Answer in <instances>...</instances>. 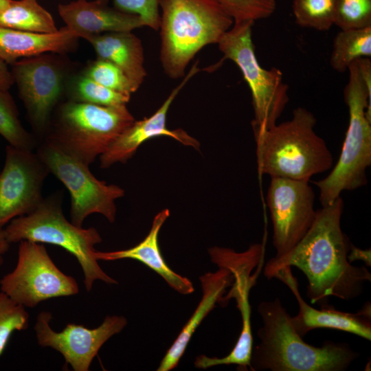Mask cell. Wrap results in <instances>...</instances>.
Segmentation results:
<instances>
[{
  "instance_id": "cell-1",
  "label": "cell",
  "mask_w": 371,
  "mask_h": 371,
  "mask_svg": "<svg viewBox=\"0 0 371 371\" xmlns=\"http://www.w3.org/2000/svg\"><path fill=\"white\" fill-rule=\"evenodd\" d=\"M343 210L341 196L317 210L304 237L286 254L271 258L265 276L269 279L282 267H297L307 278V296L322 306L328 304L330 296L345 300L359 296L371 274L366 267L353 266L348 260L352 244L341 228Z\"/></svg>"
},
{
  "instance_id": "cell-2",
  "label": "cell",
  "mask_w": 371,
  "mask_h": 371,
  "mask_svg": "<svg viewBox=\"0 0 371 371\" xmlns=\"http://www.w3.org/2000/svg\"><path fill=\"white\" fill-rule=\"evenodd\" d=\"M260 340L251 357V370L342 371L357 357L346 344L326 342L322 347L304 341L278 298L260 303Z\"/></svg>"
},
{
  "instance_id": "cell-3",
  "label": "cell",
  "mask_w": 371,
  "mask_h": 371,
  "mask_svg": "<svg viewBox=\"0 0 371 371\" xmlns=\"http://www.w3.org/2000/svg\"><path fill=\"white\" fill-rule=\"evenodd\" d=\"M349 78L344 90L349 122L335 166L325 178L313 181L319 190L322 206L332 204L344 190H354L368 183L371 165V60L361 58L348 68Z\"/></svg>"
},
{
  "instance_id": "cell-4",
  "label": "cell",
  "mask_w": 371,
  "mask_h": 371,
  "mask_svg": "<svg viewBox=\"0 0 371 371\" xmlns=\"http://www.w3.org/2000/svg\"><path fill=\"white\" fill-rule=\"evenodd\" d=\"M316 122L312 112L300 106L291 120L253 131L259 174L309 181L330 170L333 157L315 131Z\"/></svg>"
},
{
  "instance_id": "cell-5",
  "label": "cell",
  "mask_w": 371,
  "mask_h": 371,
  "mask_svg": "<svg viewBox=\"0 0 371 371\" xmlns=\"http://www.w3.org/2000/svg\"><path fill=\"white\" fill-rule=\"evenodd\" d=\"M160 61L172 79L184 77L196 54L217 44L234 19L216 0H161Z\"/></svg>"
},
{
  "instance_id": "cell-6",
  "label": "cell",
  "mask_w": 371,
  "mask_h": 371,
  "mask_svg": "<svg viewBox=\"0 0 371 371\" xmlns=\"http://www.w3.org/2000/svg\"><path fill=\"white\" fill-rule=\"evenodd\" d=\"M10 243L30 240L60 247L78 260L84 275V285L91 291L95 281L117 282L107 275L95 256V245L102 239L94 227L82 228L69 222L62 209V194L43 199L32 212L12 219L4 228Z\"/></svg>"
},
{
  "instance_id": "cell-7",
  "label": "cell",
  "mask_w": 371,
  "mask_h": 371,
  "mask_svg": "<svg viewBox=\"0 0 371 371\" xmlns=\"http://www.w3.org/2000/svg\"><path fill=\"white\" fill-rule=\"evenodd\" d=\"M135 120L126 104L101 106L68 100L56 108L42 140L89 166Z\"/></svg>"
},
{
  "instance_id": "cell-8",
  "label": "cell",
  "mask_w": 371,
  "mask_h": 371,
  "mask_svg": "<svg viewBox=\"0 0 371 371\" xmlns=\"http://www.w3.org/2000/svg\"><path fill=\"white\" fill-rule=\"evenodd\" d=\"M254 23L251 20L234 21L217 44L223 59L238 66L250 89L254 113L251 126L256 131L276 124L289 98L282 71L276 67L267 69L257 59L252 40Z\"/></svg>"
},
{
  "instance_id": "cell-9",
  "label": "cell",
  "mask_w": 371,
  "mask_h": 371,
  "mask_svg": "<svg viewBox=\"0 0 371 371\" xmlns=\"http://www.w3.org/2000/svg\"><path fill=\"white\" fill-rule=\"evenodd\" d=\"M265 249L263 243L254 244L241 253L225 247L209 249L212 262L219 267L227 269L233 276L232 288L223 297L221 303L225 305L231 298L236 300L241 315L242 328L238 341L229 355L223 358L200 355L194 362L196 368L205 369L218 365L236 364L243 370L251 368L253 338L249 294L263 267Z\"/></svg>"
},
{
  "instance_id": "cell-10",
  "label": "cell",
  "mask_w": 371,
  "mask_h": 371,
  "mask_svg": "<svg viewBox=\"0 0 371 371\" xmlns=\"http://www.w3.org/2000/svg\"><path fill=\"white\" fill-rule=\"evenodd\" d=\"M36 149L49 173L69 192L70 217L73 224L82 227L87 217L93 214L103 215L111 223L115 221V202L124 195L122 188L98 179L88 165L45 140L40 141Z\"/></svg>"
},
{
  "instance_id": "cell-11",
  "label": "cell",
  "mask_w": 371,
  "mask_h": 371,
  "mask_svg": "<svg viewBox=\"0 0 371 371\" xmlns=\"http://www.w3.org/2000/svg\"><path fill=\"white\" fill-rule=\"evenodd\" d=\"M0 291L25 308L55 297L75 295L74 278L61 271L43 243L19 242L14 269L0 280Z\"/></svg>"
},
{
  "instance_id": "cell-12",
  "label": "cell",
  "mask_w": 371,
  "mask_h": 371,
  "mask_svg": "<svg viewBox=\"0 0 371 371\" xmlns=\"http://www.w3.org/2000/svg\"><path fill=\"white\" fill-rule=\"evenodd\" d=\"M10 71L30 123L41 141L66 91L65 67L58 57L45 53L17 60Z\"/></svg>"
},
{
  "instance_id": "cell-13",
  "label": "cell",
  "mask_w": 371,
  "mask_h": 371,
  "mask_svg": "<svg viewBox=\"0 0 371 371\" xmlns=\"http://www.w3.org/2000/svg\"><path fill=\"white\" fill-rule=\"evenodd\" d=\"M315 198L309 181L271 177L267 204L276 256L290 251L308 232L317 214Z\"/></svg>"
},
{
  "instance_id": "cell-14",
  "label": "cell",
  "mask_w": 371,
  "mask_h": 371,
  "mask_svg": "<svg viewBox=\"0 0 371 371\" xmlns=\"http://www.w3.org/2000/svg\"><path fill=\"white\" fill-rule=\"evenodd\" d=\"M49 174L36 153L7 146L0 173V229L36 209L43 199L42 188Z\"/></svg>"
},
{
  "instance_id": "cell-15",
  "label": "cell",
  "mask_w": 371,
  "mask_h": 371,
  "mask_svg": "<svg viewBox=\"0 0 371 371\" xmlns=\"http://www.w3.org/2000/svg\"><path fill=\"white\" fill-rule=\"evenodd\" d=\"M52 313L41 311L37 315L34 330L38 344L60 352L65 363L74 371H88L93 359L103 344L120 333L127 324L121 315L106 316L97 328H88L82 324L69 323L60 332L50 326Z\"/></svg>"
},
{
  "instance_id": "cell-16",
  "label": "cell",
  "mask_w": 371,
  "mask_h": 371,
  "mask_svg": "<svg viewBox=\"0 0 371 371\" xmlns=\"http://www.w3.org/2000/svg\"><path fill=\"white\" fill-rule=\"evenodd\" d=\"M201 70L195 62L181 82L174 88L161 106L152 115L135 120L100 156V168L106 169L113 164L126 162L146 140L159 136L172 137L186 146L199 148V142L181 128L170 130L166 127L167 113L172 102L188 82Z\"/></svg>"
},
{
  "instance_id": "cell-17",
  "label": "cell",
  "mask_w": 371,
  "mask_h": 371,
  "mask_svg": "<svg viewBox=\"0 0 371 371\" xmlns=\"http://www.w3.org/2000/svg\"><path fill=\"white\" fill-rule=\"evenodd\" d=\"M276 278L291 289L299 304V313L291 322L295 331L301 336L317 328H332L348 332L368 340L371 339L370 308L366 307L357 313L337 311L329 305L320 310L309 306L301 297L297 279L293 276L291 267L286 266L273 273Z\"/></svg>"
},
{
  "instance_id": "cell-18",
  "label": "cell",
  "mask_w": 371,
  "mask_h": 371,
  "mask_svg": "<svg viewBox=\"0 0 371 371\" xmlns=\"http://www.w3.org/2000/svg\"><path fill=\"white\" fill-rule=\"evenodd\" d=\"M58 12L65 26L84 39L107 32H131L145 26L140 16L109 6L108 0L60 3Z\"/></svg>"
},
{
  "instance_id": "cell-19",
  "label": "cell",
  "mask_w": 371,
  "mask_h": 371,
  "mask_svg": "<svg viewBox=\"0 0 371 371\" xmlns=\"http://www.w3.org/2000/svg\"><path fill=\"white\" fill-rule=\"evenodd\" d=\"M170 216V211L164 209L154 217L151 228L145 237L135 246L123 250L113 251H95L98 260H116L133 259L141 262L158 273L168 284L181 294H190L194 291L192 282L186 277L173 271L166 264L161 255L158 236L161 227Z\"/></svg>"
},
{
  "instance_id": "cell-20",
  "label": "cell",
  "mask_w": 371,
  "mask_h": 371,
  "mask_svg": "<svg viewBox=\"0 0 371 371\" xmlns=\"http://www.w3.org/2000/svg\"><path fill=\"white\" fill-rule=\"evenodd\" d=\"M78 36L66 26L52 34L14 30L0 25V58L12 65L19 58L47 52L67 53L74 49Z\"/></svg>"
},
{
  "instance_id": "cell-21",
  "label": "cell",
  "mask_w": 371,
  "mask_h": 371,
  "mask_svg": "<svg viewBox=\"0 0 371 371\" xmlns=\"http://www.w3.org/2000/svg\"><path fill=\"white\" fill-rule=\"evenodd\" d=\"M97 58L117 65L130 80L135 91L142 85L146 75L142 42L131 32H107L87 37Z\"/></svg>"
},
{
  "instance_id": "cell-22",
  "label": "cell",
  "mask_w": 371,
  "mask_h": 371,
  "mask_svg": "<svg viewBox=\"0 0 371 371\" xmlns=\"http://www.w3.org/2000/svg\"><path fill=\"white\" fill-rule=\"evenodd\" d=\"M203 295L192 315L168 350L158 371H169L177 366L184 353L193 333L203 319L221 303L227 289L231 286L233 276L229 270L219 267L216 271L207 273L200 277Z\"/></svg>"
},
{
  "instance_id": "cell-23",
  "label": "cell",
  "mask_w": 371,
  "mask_h": 371,
  "mask_svg": "<svg viewBox=\"0 0 371 371\" xmlns=\"http://www.w3.org/2000/svg\"><path fill=\"white\" fill-rule=\"evenodd\" d=\"M0 25L40 34H52L58 30L52 14L38 0H11L0 12Z\"/></svg>"
},
{
  "instance_id": "cell-24",
  "label": "cell",
  "mask_w": 371,
  "mask_h": 371,
  "mask_svg": "<svg viewBox=\"0 0 371 371\" xmlns=\"http://www.w3.org/2000/svg\"><path fill=\"white\" fill-rule=\"evenodd\" d=\"M371 57V26L340 30L333 40L330 65L341 73L355 60Z\"/></svg>"
},
{
  "instance_id": "cell-25",
  "label": "cell",
  "mask_w": 371,
  "mask_h": 371,
  "mask_svg": "<svg viewBox=\"0 0 371 371\" xmlns=\"http://www.w3.org/2000/svg\"><path fill=\"white\" fill-rule=\"evenodd\" d=\"M65 91L69 100L101 106L126 104L131 96L109 89L83 74L68 80Z\"/></svg>"
},
{
  "instance_id": "cell-26",
  "label": "cell",
  "mask_w": 371,
  "mask_h": 371,
  "mask_svg": "<svg viewBox=\"0 0 371 371\" xmlns=\"http://www.w3.org/2000/svg\"><path fill=\"white\" fill-rule=\"evenodd\" d=\"M0 135L16 148L33 150L38 142L23 126L16 104L8 90L0 89Z\"/></svg>"
},
{
  "instance_id": "cell-27",
  "label": "cell",
  "mask_w": 371,
  "mask_h": 371,
  "mask_svg": "<svg viewBox=\"0 0 371 371\" xmlns=\"http://www.w3.org/2000/svg\"><path fill=\"white\" fill-rule=\"evenodd\" d=\"M292 11L299 26L327 31L335 25L336 0H293Z\"/></svg>"
},
{
  "instance_id": "cell-28",
  "label": "cell",
  "mask_w": 371,
  "mask_h": 371,
  "mask_svg": "<svg viewBox=\"0 0 371 371\" xmlns=\"http://www.w3.org/2000/svg\"><path fill=\"white\" fill-rule=\"evenodd\" d=\"M30 315L26 308L0 291V357L15 331L25 330Z\"/></svg>"
},
{
  "instance_id": "cell-29",
  "label": "cell",
  "mask_w": 371,
  "mask_h": 371,
  "mask_svg": "<svg viewBox=\"0 0 371 371\" xmlns=\"http://www.w3.org/2000/svg\"><path fill=\"white\" fill-rule=\"evenodd\" d=\"M82 74L112 90L130 95L135 92L122 69L109 60L97 58L88 65Z\"/></svg>"
},
{
  "instance_id": "cell-30",
  "label": "cell",
  "mask_w": 371,
  "mask_h": 371,
  "mask_svg": "<svg viewBox=\"0 0 371 371\" xmlns=\"http://www.w3.org/2000/svg\"><path fill=\"white\" fill-rule=\"evenodd\" d=\"M335 25L340 30L371 26V0H336Z\"/></svg>"
},
{
  "instance_id": "cell-31",
  "label": "cell",
  "mask_w": 371,
  "mask_h": 371,
  "mask_svg": "<svg viewBox=\"0 0 371 371\" xmlns=\"http://www.w3.org/2000/svg\"><path fill=\"white\" fill-rule=\"evenodd\" d=\"M234 21L265 19L276 9V0H216Z\"/></svg>"
},
{
  "instance_id": "cell-32",
  "label": "cell",
  "mask_w": 371,
  "mask_h": 371,
  "mask_svg": "<svg viewBox=\"0 0 371 371\" xmlns=\"http://www.w3.org/2000/svg\"><path fill=\"white\" fill-rule=\"evenodd\" d=\"M160 1L114 0V3L122 11L138 15L145 26L157 31L160 25Z\"/></svg>"
},
{
  "instance_id": "cell-33",
  "label": "cell",
  "mask_w": 371,
  "mask_h": 371,
  "mask_svg": "<svg viewBox=\"0 0 371 371\" xmlns=\"http://www.w3.org/2000/svg\"><path fill=\"white\" fill-rule=\"evenodd\" d=\"M14 84L11 71L6 63L0 58V89L8 90Z\"/></svg>"
},
{
  "instance_id": "cell-34",
  "label": "cell",
  "mask_w": 371,
  "mask_h": 371,
  "mask_svg": "<svg viewBox=\"0 0 371 371\" xmlns=\"http://www.w3.org/2000/svg\"><path fill=\"white\" fill-rule=\"evenodd\" d=\"M348 260L350 262L355 260H363L367 265L370 266V250H362L356 247L352 244L350 247V251L348 255Z\"/></svg>"
},
{
  "instance_id": "cell-35",
  "label": "cell",
  "mask_w": 371,
  "mask_h": 371,
  "mask_svg": "<svg viewBox=\"0 0 371 371\" xmlns=\"http://www.w3.org/2000/svg\"><path fill=\"white\" fill-rule=\"evenodd\" d=\"M10 244L4 229H0V267L4 263V256L8 251Z\"/></svg>"
},
{
  "instance_id": "cell-36",
  "label": "cell",
  "mask_w": 371,
  "mask_h": 371,
  "mask_svg": "<svg viewBox=\"0 0 371 371\" xmlns=\"http://www.w3.org/2000/svg\"><path fill=\"white\" fill-rule=\"evenodd\" d=\"M11 0H0V12L10 3Z\"/></svg>"
}]
</instances>
